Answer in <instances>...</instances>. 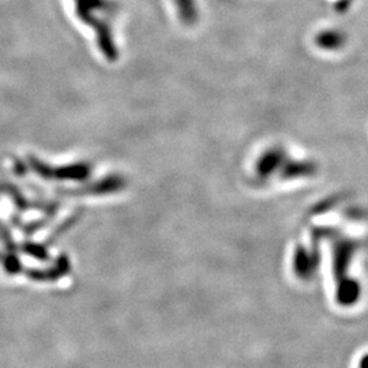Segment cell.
I'll return each mask as SVG.
<instances>
[{
    "instance_id": "1",
    "label": "cell",
    "mask_w": 368,
    "mask_h": 368,
    "mask_svg": "<svg viewBox=\"0 0 368 368\" xmlns=\"http://www.w3.org/2000/svg\"><path fill=\"white\" fill-rule=\"evenodd\" d=\"M317 44L323 49H339L346 44V34L339 30H326L318 34Z\"/></svg>"
}]
</instances>
